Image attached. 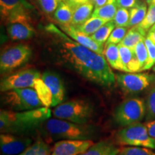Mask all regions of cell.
<instances>
[{
  "mask_svg": "<svg viewBox=\"0 0 155 155\" xmlns=\"http://www.w3.org/2000/svg\"><path fill=\"white\" fill-rule=\"evenodd\" d=\"M116 144L155 150V138L149 134L146 124L141 122L124 127L115 135Z\"/></svg>",
  "mask_w": 155,
  "mask_h": 155,
  "instance_id": "5",
  "label": "cell"
},
{
  "mask_svg": "<svg viewBox=\"0 0 155 155\" xmlns=\"http://www.w3.org/2000/svg\"><path fill=\"white\" fill-rule=\"evenodd\" d=\"M119 48L121 63L124 68V72H140L141 68L136 57L134 50L121 44H119Z\"/></svg>",
  "mask_w": 155,
  "mask_h": 155,
  "instance_id": "17",
  "label": "cell"
},
{
  "mask_svg": "<svg viewBox=\"0 0 155 155\" xmlns=\"http://www.w3.org/2000/svg\"><path fill=\"white\" fill-rule=\"evenodd\" d=\"M139 1V0H116V4H117L118 7L131 9L135 7Z\"/></svg>",
  "mask_w": 155,
  "mask_h": 155,
  "instance_id": "37",
  "label": "cell"
},
{
  "mask_svg": "<svg viewBox=\"0 0 155 155\" xmlns=\"http://www.w3.org/2000/svg\"><path fill=\"white\" fill-rule=\"evenodd\" d=\"M148 4L139 0V2L135 7H132L129 10L130 13V19H129V23L128 28H134V27L137 26L144 20L146 17L147 11H148Z\"/></svg>",
  "mask_w": 155,
  "mask_h": 155,
  "instance_id": "22",
  "label": "cell"
},
{
  "mask_svg": "<svg viewBox=\"0 0 155 155\" xmlns=\"http://www.w3.org/2000/svg\"><path fill=\"white\" fill-rule=\"evenodd\" d=\"M32 144L28 137H17L12 134L2 133L0 135V148L4 155H18Z\"/></svg>",
  "mask_w": 155,
  "mask_h": 155,
  "instance_id": "12",
  "label": "cell"
},
{
  "mask_svg": "<svg viewBox=\"0 0 155 155\" xmlns=\"http://www.w3.org/2000/svg\"><path fill=\"white\" fill-rule=\"evenodd\" d=\"M145 124H146L147 125V129H148L150 135L151 137L155 138V120H153V121H147Z\"/></svg>",
  "mask_w": 155,
  "mask_h": 155,
  "instance_id": "38",
  "label": "cell"
},
{
  "mask_svg": "<svg viewBox=\"0 0 155 155\" xmlns=\"http://www.w3.org/2000/svg\"><path fill=\"white\" fill-rule=\"evenodd\" d=\"M9 38L13 40H26L33 38L35 30L28 13H21L12 17L5 23Z\"/></svg>",
  "mask_w": 155,
  "mask_h": 155,
  "instance_id": "10",
  "label": "cell"
},
{
  "mask_svg": "<svg viewBox=\"0 0 155 155\" xmlns=\"http://www.w3.org/2000/svg\"><path fill=\"white\" fill-rule=\"evenodd\" d=\"M32 55V50L28 45L17 44L5 48L0 56L1 73H6L26 63Z\"/></svg>",
  "mask_w": 155,
  "mask_h": 155,
  "instance_id": "8",
  "label": "cell"
},
{
  "mask_svg": "<svg viewBox=\"0 0 155 155\" xmlns=\"http://www.w3.org/2000/svg\"><path fill=\"white\" fill-rule=\"evenodd\" d=\"M146 37L147 36L143 34L140 30H138L136 27H134L128 30L127 35L120 44L134 50L139 42L144 40Z\"/></svg>",
  "mask_w": 155,
  "mask_h": 155,
  "instance_id": "26",
  "label": "cell"
},
{
  "mask_svg": "<svg viewBox=\"0 0 155 155\" xmlns=\"http://www.w3.org/2000/svg\"><path fill=\"white\" fill-rule=\"evenodd\" d=\"M60 28L66 33L70 38H71L75 41L78 42L88 49L96 52V53L104 55V46L95 41L91 38V36L88 35L84 32L78 30L76 27L73 25H60Z\"/></svg>",
  "mask_w": 155,
  "mask_h": 155,
  "instance_id": "14",
  "label": "cell"
},
{
  "mask_svg": "<svg viewBox=\"0 0 155 155\" xmlns=\"http://www.w3.org/2000/svg\"><path fill=\"white\" fill-rule=\"evenodd\" d=\"M93 114V106L85 101L78 99L62 103L53 111L55 118L79 124H86L91 119Z\"/></svg>",
  "mask_w": 155,
  "mask_h": 155,
  "instance_id": "4",
  "label": "cell"
},
{
  "mask_svg": "<svg viewBox=\"0 0 155 155\" xmlns=\"http://www.w3.org/2000/svg\"><path fill=\"white\" fill-rule=\"evenodd\" d=\"M94 5L90 0L86 2L78 5L73 10V15L71 25H82L92 16L94 12Z\"/></svg>",
  "mask_w": 155,
  "mask_h": 155,
  "instance_id": "19",
  "label": "cell"
},
{
  "mask_svg": "<svg viewBox=\"0 0 155 155\" xmlns=\"http://www.w3.org/2000/svg\"><path fill=\"white\" fill-rule=\"evenodd\" d=\"M52 149L47 143L38 139L18 155H51Z\"/></svg>",
  "mask_w": 155,
  "mask_h": 155,
  "instance_id": "27",
  "label": "cell"
},
{
  "mask_svg": "<svg viewBox=\"0 0 155 155\" xmlns=\"http://www.w3.org/2000/svg\"><path fill=\"white\" fill-rule=\"evenodd\" d=\"M94 5L95 8H98V7H101L107 3L108 0H90Z\"/></svg>",
  "mask_w": 155,
  "mask_h": 155,
  "instance_id": "40",
  "label": "cell"
},
{
  "mask_svg": "<svg viewBox=\"0 0 155 155\" xmlns=\"http://www.w3.org/2000/svg\"><path fill=\"white\" fill-rule=\"evenodd\" d=\"M134 53L137 57V61L139 62L140 66L141 71H144V68L148 61V52L146 45H145L144 40L139 42L134 48Z\"/></svg>",
  "mask_w": 155,
  "mask_h": 155,
  "instance_id": "31",
  "label": "cell"
},
{
  "mask_svg": "<svg viewBox=\"0 0 155 155\" xmlns=\"http://www.w3.org/2000/svg\"><path fill=\"white\" fill-rule=\"evenodd\" d=\"M155 24V5L150 4L149 5L148 11L144 20L140 24L135 26L138 30H139L143 34L147 36L149 30Z\"/></svg>",
  "mask_w": 155,
  "mask_h": 155,
  "instance_id": "29",
  "label": "cell"
},
{
  "mask_svg": "<svg viewBox=\"0 0 155 155\" xmlns=\"http://www.w3.org/2000/svg\"><path fill=\"white\" fill-rule=\"evenodd\" d=\"M152 70H153V71H154V72L155 73V65L152 67Z\"/></svg>",
  "mask_w": 155,
  "mask_h": 155,
  "instance_id": "44",
  "label": "cell"
},
{
  "mask_svg": "<svg viewBox=\"0 0 155 155\" xmlns=\"http://www.w3.org/2000/svg\"><path fill=\"white\" fill-rule=\"evenodd\" d=\"M64 1H65L67 3H68L70 5L72 6L73 8H75L76 6L86 2L88 0H64Z\"/></svg>",
  "mask_w": 155,
  "mask_h": 155,
  "instance_id": "39",
  "label": "cell"
},
{
  "mask_svg": "<svg viewBox=\"0 0 155 155\" xmlns=\"http://www.w3.org/2000/svg\"><path fill=\"white\" fill-rule=\"evenodd\" d=\"M41 78L52 94L51 107H56L62 104L65 97V88L61 77L52 71H45Z\"/></svg>",
  "mask_w": 155,
  "mask_h": 155,
  "instance_id": "15",
  "label": "cell"
},
{
  "mask_svg": "<svg viewBox=\"0 0 155 155\" xmlns=\"http://www.w3.org/2000/svg\"><path fill=\"white\" fill-rule=\"evenodd\" d=\"M154 30H155V24L153 25V26L151 28V29L149 31H154Z\"/></svg>",
  "mask_w": 155,
  "mask_h": 155,
  "instance_id": "43",
  "label": "cell"
},
{
  "mask_svg": "<svg viewBox=\"0 0 155 155\" xmlns=\"http://www.w3.org/2000/svg\"><path fill=\"white\" fill-rule=\"evenodd\" d=\"M118 8L119 7L116 4V0H108L106 5L101 7L95 8L92 16L100 17L108 21L113 20Z\"/></svg>",
  "mask_w": 155,
  "mask_h": 155,
  "instance_id": "24",
  "label": "cell"
},
{
  "mask_svg": "<svg viewBox=\"0 0 155 155\" xmlns=\"http://www.w3.org/2000/svg\"><path fill=\"white\" fill-rule=\"evenodd\" d=\"M144 43L148 52V61L145 65L144 71H147L152 68V67L155 65V43L147 36L144 39Z\"/></svg>",
  "mask_w": 155,
  "mask_h": 155,
  "instance_id": "35",
  "label": "cell"
},
{
  "mask_svg": "<svg viewBox=\"0 0 155 155\" xmlns=\"http://www.w3.org/2000/svg\"><path fill=\"white\" fill-rule=\"evenodd\" d=\"M42 74L35 69H26L5 78L0 83L2 93L18 88H33L37 79Z\"/></svg>",
  "mask_w": 155,
  "mask_h": 155,
  "instance_id": "11",
  "label": "cell"
},
{
  "mask_svg": "<svg viewBox=\"0 0 155 155\" xmlns=\"http://www.w3.org/2000/svg\"><path fill=\"white\" fill-rule=\"evenodd\" d=\"M116 83L123 91L137 94L146 90L155 81V76L147 73H128L116 75Z\"/></svg>",
  "mask_w": 155,
  "mask_h": 155,
  "instance_id": "9",
  "label": "cell"
},
{
  "mask_svg": "<svg viewBox=\"0 0 155 155\" xmlns=\"http://www.w3.org/2000/svg\"><path fill=\"white\" fill-rule=\"evenodd\" d=\"M2 98L4 104L15 111H29L43 106L32 88L13 89L3 92Z\"/></svg>",
  "mask_w": 155,
  "mask_h": 155,
  "instance_id": "6",
  "label": "cell"
},
{
  "mask_svg": "<svg viewBox=\"0 0 155 155\" xmlns=\"http://www.w3.org/2000/svg\"><path fill=\"white\" fill-rule=\"evenodd\" d=\"M104 55L112 68L117 71H124V68L120 57L119 45L105 44Z\"/></svg>",
  "mask_w": 155,
  "mask_h": 155,
  "instance_id": "20",
  "label": "cell"
},
{
  "mask_svg": "<svg viewBox=\"0 0 155 155\" xmlns=\"http://www.w3.org/2000/svg\"><path fill=\"white\" fill-rule=\"evenodd\" d=\"M73 10L74 8L72 6L63 0L54 12V19L60 25H71Z\"/></svg>",
  "mask_w": 155,
  "mask_h": 155,
  "instance_id": "21",
  "label": "cell"
},
{
  "mask_svg": "<svg viewBox=\"0 0 155 155\" xmlns=\"http://www.w3.org/2000/svg\"><path fill=\"white\" fill-rule=\"evenodd\" d=\"M146 116V102L139 98H129L118 106L114 114V119L122 127L140 122Z\"/></svg>",
  "mask_w": 155,
  "mask_h": 155,
  "instance_id": "7",
  "label": "cell"
},
{
  "mask_svg": "<svg viewBox=\"0 0 155 155\" xmlns=\"http://www.w3.org/2000/svg\"><path fill=\"white\" fill-rule=\"evenodd\" d=\"M147 36L152 40V42H154L155 43V30L154 31H149L148 33H147Z\"/></svg>",
  "mask_w": 155,
  "mask_h": 155,
  "instance_id": "41",
  "label": "cell"
},
{
  "mask_svg": "<svg viewBox=\"0 0 155 155\" xmlns=\"http://www.w3.org/2000/svg\"><path fill=\"white\" fill-rule=\"evenodd\" d=\"M128 28L125 27H116L110 35L106 44L119 45L124 38L128 32Z\"/></svg>",
  "mask_w": 155,
  "mask_h": 155,
  "instance_id": "34",
  "label": "cell"
},
{
  "mask_svg": "<svg viewBox=\"0 0 155 155\" xmlns=\"http://www.w3.org/2000/svg\"><path fill=\"white\" fill-rule=\"evenodd\" d=\"M142 1L145 2L148 4V5H150V4H152V0H142Z\"/></svg>",
  "mask_w": 155,
  "mask_h": 155,
  "instance_id": "42",
  "label": "cell"
},
{
  "mask_svg": "<svg viewBox=\"0 0 155 155\" xmlns=\"http://www.w3.org/2000/svg\"><path fill=\"white\" fill-rule=\"evenodd\" d=\"M63 0H38L42 10L48 15L54 14Z\"/></svg>",
  "mask_w": 155,
  "mask_h": 155,
  "instance_id": "36",
  "label": "cell"
},
{
  "mask_svg": "<svg viewBox=\"0 0 155 155\" xmlns=\"http://www.w3.org/2000/svg\"><path fill=\"white\" fill-rule=\"evenodd\" d=\"M130 19V13L128 9L119 7L116 11L113 21L115 23L116 27H125L128 28Z\"/></svg>",
  "mask_w": 155,
  "mask_h": 155,
  "instance_id": "33",
  "label": "cell"
},
{
  "mask_svg": "<svg viewBox=\"0 0 155 155\" xmlns=\"http://www.w3.org/2000/svg\"><path fill=\"white\" fill-rule=\"evenodd\" d=\"M146 122L155 120V84L147 94L146 99Z\"/></svg>",
  "mask_w": 155,
  "mask_h": 155,
  "instance_id": "30",
  "label": "cell"
},
{
  "mask_svg": "<svg viewBox=\"0 0 155 155\" xmlns=\"http://www.w3.org/2000/svg\"><path fill=\"white\" fill-rule=\"evenodd\" d=\"M115 28L116 25L114 21H108L106 24L103 25L102 27H101L95 33H94L91 36L98 43L104 45L106 44V42H107L108 39L109 38L110 35L111 34L112 31L114 30V29Z\"/></svg>",
  "mask_w": 155,
  "mask_h": 155,
  "instance_id": "28",
  "label": "cell"
},
{
  "mask_svg": "<svg viewBox=\"0 0 155 155\" xmlns=\"http://www.w3.org/2000/svg\"><path fill=\"white\" fill-rule=\"evenodd\" d=\"M32 88H34L36 91L39 98L41 101L42 106L47 108L51 107L53 96H52V94L49 88L41 77L35 81L34 87Z\"/></svg>",
  "mask_w": 155,
  "mask_h": 155,
  "instance_id": "23",
  "label": "cell"
},
{
  "mask_svg": "<svg viewBox=\"0 0 155 155\" xmlns=\"http://www.w3.org/2000/svg\"><path fill=\"white\" fill-rule=\"evenodd\" d=\"M45 31L55 45L58 56L68 67L101 86L111 88L115 85L116 75L104 55L79 44L52 23L45 27Z\"/></svg>",
  "mask_w": 155,
  "mask_h": 155,
  "instance_id": "1",
  "label": "cell"
},
{
  "mask_svg": "<svg viewBox=\"0 0 155 155\" xmlns=\"http://www.w3.org/2000/svg\"><path fill=\"white\" fill-rule=\"evenodd\" d=\"M121 149L109 141L94 143L86 152L79 155H118Z\"/></svg>",
  "mask_w": 155,
  "mask_h": 155,
  "instance_id": "18",
  "label": "cell"
},
{
  "mask_svg": "<svg viewBox=\"0 0 155 155\" xmlns=\"http://www.w3.org/2000/svg\"><path fill=\"white\" fill-rule=\"evenodd\" d=\"M31 5L26 0H0V15L5 24L9 19L21 13H28Z\"/></svg>",
  "mask_w": 155,
  "mask_h": 155,
  "instance_id": "16",
  "label": "cell"
},
{
  "mask_svg": "<svg viewBox=\"0 0 155 155\" xmlns=\"http://www.w3.org/2000/svg\"><path fill=\"white\" fill-rule=\"evenodd\" d=\"M152 4H154V5H155V0H152Z\"/></svg>",
  "mask_w": 155,
  "mask_h": 155,
  "instance_id": "45",
  "label": "cell"
},
{
  "mask_svg": "<svg viewBox=\"0 0 155 155\" xmlns=\"http://www.w3.org/2000/svg\"><path fill=\"white\" fill-rule=\"evenodd\" d=\"M48 133L55 139L91 140L96 134L95 127L79 124L65 120L49 119L45 122Z\"/></svg>",
  "mask_w": 155,
  "mask_h": 155,
  "instance_id": "3",
  "label": "cell"
},
{
  "mask_svg": "<svg viewBox=\"0 0 155 155\" xmlns=\"http://www.w3.org/2000/svg\"><path fill=\"white\" fill-rule=\"evenodd\" d=\"M107 22H108V21L106 20V19L100 18V17H98L91 16L83 24L77 25L75 27H76L78 30L81 31V32H84V33L88 35H92L101 27H102Z\"/></svg>",
  "mask_w": 155,
  "mask_h": 155,
  "instance_id": "25",
  "label": "cell"
},
{
  "mask_svg": "<svg viewBox=\"0 0 155 155\" xmlns=\"http://www.w3.org/2000/svg\"><path fill=\"white\" fill-rule=\"evenodd\" d=\"M94 142L92 140L63 139L55 143L51 155H79L90 148Z\"/></svg>",
  "mask_w": 155,
  "mask_h": 155,
  "instance_id": "13",
  "label": "cell"
},
{
  "mask_svg": "<svg viewBox=\"0 0 155 155\" xmlns=\"http://www.w3.org/2000/svg\"><path fill=\"white\" fill-rule=\"evenodd\" d=\"M118 155H155V152L146 147L130 146L121 148Z\"/></svg>",
  "mask_w": 155,
  "mask_h": 155,
  "instance_id": "32",
  "label": "cell"
},
{
  "mask_svg": "<svg viewBox=\"0 0 155 155\" xmlns=\"http://www.w3.org/2000/svg\"><path fill=\"white\" fill-rule=\"evenodd\" d=\"M52 114L50 108L44 106L24 111L1 110V133L25 134L32 132L50 119Z\"/></svg>",
  "mask_w": 155,
  "mask_h": 155,
  "instance_id": "2",
  "label": "cell"
}]
</instances>
